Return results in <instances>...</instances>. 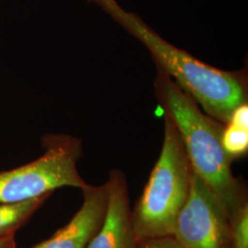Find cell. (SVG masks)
<instances>
[{"instance_id":"obj_1","label":"cell","mask_w":248,"mask_h":248,"mask_svg":"<svg viewBox=\"0 0 248 248\" xmlns=\"http://www.w3.org/2000/svg\"><path fill=\"white\" fill-rule=\"evenodd\" d=\"M138 41L152 54L156 67L193 98L204 112L225 124L235 108L248 102V77L244 70L225 71L198 60L153 31L115 0H91Z\"/></svg>"},{"instance_id":"obj_2","label":"cell","mask_w":248,"mask_h":248,"mask_svg":"<svg viewBox=\"0 0 248 248\" xmlns=\"http://www.w3.org/2000/svg\"><path fill=\"white\" fill-rule=\"evenodd\" d=\"M155 92L164 115L177 128L193 173L216 196L230 222L247 202L239 180L232 174V159L222 147L224 124L207 115L193 98L159 68Z\"/></svg>"},{"instance_id":"obj_3","label":"cell","mask_w":248,"mask_h":248,"mask_svg":"<svg viewBox=\"0 0 248 248\" xmlns=\"http://www.w3.org/2000/svg\"><path fill=\"white\" fill-rule=\"evenodd\" d=\"M165 118L164 141L142 196L132 211L138 241L173 235L177 216L190 192L193 171L175 124Z\"/></svg>"},{"instance_id":"obj_4","label":"cell","mask_w":248,"mask_h":248,"mask_svg":"<svg viewBox=\"0 0 248 248\" xmlns=\"http://www.w3.org/2000/svg\"><path fill=\"white\" fill-rule=\"evenodd\" d=\"M44 154L16 169L0 172V203H13L72 186L82 189L88 183L80 176L78 162L83 155L79 139L67 134L43 137Z\"/></svg>"},{"instance_id":"obj_5","label":"cell","mask_w":248,"mask_h":248,"mask_svg":"<svg viewBox=\"0 0 248 248\" xmlns=\"http://www.w3.org/2000/svg\"><path fill=\"white\" fill-rule=\"evenodd\" d=\"M230 225L219 200L193 173L190 192L173 231L181 248H229Z\"/></svg>"},{"instance_id":"obj_6","label":"cell","mask_w":248,"mask_h":248,"mask_svg":"<svg viewBox=\"0 0 248 248\" xmlns=\"http://www.w3.org/2000/svg\"><path fill=\"white\" fill-rule=\"evenodd\" d=\"M105 184L106 213L87 248H137L126 177L122 171L113 170Z\"/></svg>"},{"instance_id":"obj_7","label":"cell","mask_w":248,"mask_h":248,"mask_svg":"<svg viewBox=\"0 0 248 248\" xmlns=\"http://www.w3.org/2000/svg\"><path fill=\"white\" fill-rule=\"evenodd\" d=\"M83 202L70 222L53 233L49 239L31 248H87L98 230L106 213V184L82 189Z\"/></svg>"},{"instance_id":"obj_8","label":"cell","mask_w":248,"mask_h":248,"mask_svg":"<svg viewBox=\"0 0 248 248\" xmlns=\"http://www.w3.org/2000/svg\"><path fill=\"white\" fill-rule=\"evenodd\" d=\"M221 142L231 159L244 156L248 150V102L235 108L223 125Z\"/></svg>"},{"instance_id":"obj_9","label":"cell","mask_w":248,"mask_h":248,"mask_svg":"<svg viewBox=\"0 0 248 248\" xmlns=\"http://www.w3.org/2000/svg\"><path fill=\"white\" fill-rule=\"evenodd\" d=\"M49 195L13 203H0V240L15 236L32 215L45 203Z\"/></svg>"},{"instance_id":"obj_10","label":"cell","mask_w":248,"mask_h":248,"mask_svg":"<svg viewBox=\"0 0 248 248\" xmlns=\"http://www.w3.org/2000/svg\"><path fill=\"white\" fill-rule=\"evenodd\" d=\"M229 248H248V205H243L232 218Z\"/></svg>"},{"instance_id":"obj_11","label":"cell","mask_w":248,"mask_h":248,"mask_svg":"<svg viewBox=\"0 0 248 248\" xmlns=\"http://www.w3.org/2000/svg\"><path fill=\"white\" fill-rule=\"evenodd\" d=\"M137 248H181L173 235L152 237L138 241Z\"/></svg>"},{"instance_id":"obj_12","label":"cell","mask_w":248,"mask_h":248,"mask_svg":"<svg viewBox=\"0 0 248 248\" xmlns=\"http://www.w3.org/2000/svg\"><path fill=\"white\" fill-rule=\"evenodd\" d=\"M15 236H10L5 239L0 240V248H16Z\"/></svg>"}]
</instances>
